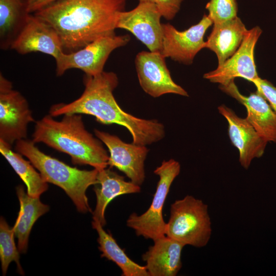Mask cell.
<instances>
[{
  "label": "cell",
  "instance_id": "6da1fadb",
  "mask_svg": "<svg viewBox=\"0 0 276 276\" xmlns=\"http://www.w3.org/2000/svg\"><path fill=\"white\" fill-rule=\"evenodd\" d=\"M127 0H58L34 14L57 32L64 53L77 51L95 40L115 34Z\"/></svg>",
  "mask_w": 276,
  "mask_h": 276
},
{
  "label": "cell",
  "instance_id": "7a4b0ae2",
  "mask_svg": "<svg viewBox=\"0 0 276 276\" xmlns=\"http://www.w3.org/2000/svg\"><path fill=\"white\" fill-rule=\"evenodd\" d=\"M83 83L85 88L79 98L68 104L52 106L49 114L53 117L74 113L93 116L100 123L124 126L131 134L132 143L137 145H150L164 137L162 123L137 118L120 107L113 94L119 84L116 73L103 71L95 76L85 75Z\"/></svg>",
  "mask_w": 276,
  "mask_h": 276
},
{
  "label": "cell",
  "instance_id": "3957f363",
  "mask_svg": "<svg viewBox=\"0 0 276 276\" xmlns=\"http://www.w3.org/2000/svg\"><path fill=\"white\" fill-rule=\"evenodd\" d=\"M33 141L65 153L74 165H90L98 171L108 166L102 141L85 128L80 114H65L57 121L50 114L36 122Z\"/></svg>",
  "mask_w": 276,
  "mask_h": 276
},
{
  "label": "cell",
  "instance_id": "277c9868",
  "mask_svg": "<svg viewBox=\"0 0 276 276\" xmlns=\"http://www.w3.org/2000/svg\"><path fill=\"white\" fill-rule=\"evenodd\" d=\"M33 140L16 142L15 151L26 157L39 171L43 179L63 189L79 212H91L86 195L87 188L98 183V170H80L41 151Z\"/></svg>",
  "mask_w": 276,
  "mask_h": 276
},
{
  "label": "cell",
  "instance_id": "5b68a950",
  "mask_svg": "<svg viewBox=\"0 0 276 276\" xmlns=\"http://www.w3.org/2000/svg\"><path fill=\"white\" fill-rule=\"evenodd\" d=\"M208 206L201 200L187 195L170 206L165 235L186 245L203 247L211 236Z\"/></svg>",
  "mask_w": 276,
  "mask_h": 276
},
{
  "label": "cell",
  "instance_id": "8992f818",
  "mask_svg": "<svg viewBox=\"0 0 276 276\" xmlns=\"http://www.w3.org/2000/svg\"><path fill=\"white\" fill-rule=\"evenodd\" d=\"M180 171L179 163L173 159L164 160L154 170L159 180L149 208L140 215L132 213L126 221L127 226L133 229L137 236L154 241L166 236V222L163 210L171 186Z\"/></svg>",
  "mask_w": 276,
  "mask_h": 276
},
{
  "label": "cell",
  "instance_id": "52a82bcc",
  "mask_svg": "<svg viewBox=\"0 0 276 276\" xmlns=\"http://www.w3.org/2000/svg\"><path fill=\"white\" fill-rule=\"evenodd\" d=\"M130 40L128 34H116L100 37L84 48L70 53H62L55 59L57 76L72 68L81 70L86 75L95 76L102 72L110 53L126 45Z\"/></svg>",
  "mask_w": 276,
  "mask_h": 276
},
{
  "label": "cell",
  "instance_id": "ba28073f",
  "mask_svg": "<svg viewBox=\"0 0 276 276\" xmlns=\"http://www.w3.org/2000/svg\"><path fill=\"white\" fill-rule=\"evenodd\" d=\"M34 119L26 98L12 88L11 82L0 75V140L12 147L26 139L28 126Z\"/></svg>",
  "mask_w": 276,
  "mask_h": 276
},
{
  "label": "cell",
  "instance_id": "9c48e42d",
  "mask_svg": "<svg viewBox=\"0 0 276 276\" xmlns=\"http://www.w3.org/2000/svg\"><path fill=\"white\" fill-rule=\"evenodd\" d=\"M213 24L212 19L205 14L197 24L184 31H179L169 23L162 24L160 53L165 58L185 64H192L197 54L204 48V36Z\"/></svg>",
  "mask_w": 276,
  "mask_h": 276
},
{
  "label": "cell",
  "instance_id": "30bf717a",
  "mask_svg": "<svg viewBox=\"0 0 276 276\" xmlns=\"http://www.w3.org/2000/svg\"><path fill=\"white\" fill-rule=\"evenodd\" d=\"M262 31L259 26L248 30L237 50L226 60L203 78L219 85H225L236 78L249 82L259 77L255 61V49Z\"/></svg>",
  "mask_w": 276,
  "mask_h": 276
},
{
  "label": "cell",
  "instance_id": "8fae6325",
  "mask_svg": "<svg viewBox=\"0 0 276 276\" xmlns=\"http://www.w3.org/2000/svg\"><path fill=\"white\" fill-rule=\"evenodd\" d=\"M162 17L154 4L139 2L132 10L119 14L116 28L131 32L150 51L160 53L163 40Z\"/></svg>",
  "mask_w": 276,
  "mask_h": 276
},
{
  "label": "cell",
  "instance_id": "7c38bea8",
  "mask_svg": "<svg viewBox=\"0 0 276 276\" xmlns=\"http://www.w3.org/2000/svg\"><path fill=\"white\" fill-rule=\"evenodd\" d=\"M164 57L160 53L142 51L135 64L140 86L153 98L167 94L188 97L187 91L173 80Z\"/></svg>",
  "mask_w": 276,
  "mask_h": 276
},
{
  "label": "cell",
  "instance_id": "4fadbf2b",
  "mask_svg": "<svg viewBox=\"0 0 276 276\" xmlns=\"http://www.w3.org/2000/svg\"><path fill=\"white\" fill-rule=\"evenodd\" d=\"M94 132L108 149V166L124 173L134 183L142 185L145 178L144 163L149 152L146 146L125 143L116 135L98 129Z\"/></svg>",
  "mask_w": 276,
  "mask_h": 276
},
{
  "label": "cell",
  "instance_id": "5bb4252c",
  "mask_svg": "<svg viewBox=\"0 0 276 276\" xmlns=\"http://www.w3.org/2000/svg\"><path fill=\"white\" fill-rule=\"evenodd\" d=\"M218 110L227 122L228 136L232 144L238 150L240 165L248 169L254 158L263 156L268 142L258 134L246 118L239 117L224 104L219 106Z\"/></svg>",
  "mask_w": 276,
  "mask_h": 276
},
{
  "label": "cell",
  "instance_id": "9a60e30c",
  "mask_svg": "<svg viewBox=\"0 0 276 276\" xmlns=\"http://www.w3.org/2000/svg\"><path fill=\"white\" fill-rule=\"evenodd\" d=\"M10 49L20 54L41 52L55 59L63 52L60 37L54 28L31 14Z\"/></svg>",
  "mask_w": 276,
  "mask_h": 276
},
{
  "label": "cell",
  "instance_id": "2e32d148",
  "mask_svg": "<svg viewBox=\"0 0 276 276\" xmlns=\"http://www.w3.org/2000/svg\"><path fill=\"white\" fill-rule=\"evenodd\" d=\"M219 88L245 106L246 118L263 139L276 143V114L259 91L244 96L240 93L234 80L225 85H219Z\"/></svg>",
  "mask_w": 276,
  "mask_h": 276
},
{
  "label": "cell",
  "instance_id": "e0dca14e",
  "mask_svg": "<svg viewBox=\"0 0 276 276\" xmlns=\"http://www.w3.org/2000/svg\"><path fill=\"white\" fill-rule=\"evenodd\" d=\"M142 255L149 276H175L182 267L185 245L166 236L158 238Z\"/></svg>",
  "mask_w": 276,
  "mask_h": 276
},
{
  "label": "cell",
  "instance_id": "ac0fdd59",
  "mask_svg": "<svg viewBox=\"0 0 276 276\" xmlns=\"http://www.w3.org/2000/svg\"><path fill=\"white\" fill-rule=\"evenodd\" d=\"M97 180L99 186L94 188L96 205L92 213L93 220L104 226L106 223L105 210L109 202L119 196L140 192L141 187L126 181L124 176L107 168L98 171Z\"/></svg>",
  "mask_w": 276,
  "mask_h": 276
},
{
  "label": "cell",
  "instance_id": "d6986e66",
  "mask_svg": "<svg viewBox=\"0 0 276 276\" xmlns=\"http://www.w3.org/2000/svg\"><path fill=\"white\" fill-rule=\"evenodd\" d=\"M247 30L238 16L223 22L213 24L212 30L205 41L204 48L215 53L218 65H220L237 50Z\"/></svg>",
  "mask_w": 276,
  "mask_h": 276
},
{
  "label": "cell",
  "instance_id": "ffe728a7",
  "mask_svg": "<svg viewBox=\"0 0 276 276\" xmlns=\"http://www.w3.org/2000/svg\"><path fill=\"white\" fill-rule=\"evenodd\" d=\"M16 193L20 203V211L13 228L18 241V250L20 254H25L33 225L41 216L49 211V206L42 203L39 197L29 196L21 185L16 188Z\"/></svg>",
  "mask_w": 276,
  "mask_h": 276
},
{
  "label": "cell",
  "instance_id": "44dd1931",
  "mask_svg": "<svg viewBox=\"0 0 276 276\" xmlns=\"http://www.w3.org/2000/svg\"><path fill=\"white\" fill-rule=\"evenodd\" d=\"M26 0H0V47L10 49L29 15Z\"/></svg>",
  "mask_w": 276,
  "mask_h": 276
},
{
  "label": "cell",
  "instance_id": "7402d4cb",
  "mask_svg": "<svg viewBox=\"0 0 276 276\" xmlns=\"http://www.w3.org/2000/svg\"><path fill=\"white\" fill-rule=\"evenodd\" d=\"M92 227L98 234L97 239L101 257L111 261L122 270V276H149L145 266L132 261L118 245L110 233L106 232L99 222L93 220Z\"/></svg>",
  "mask_w": 276,
  "mask_h": 276
},
{
  "label": "cell",
  "instance_id": "603a6c76",
  "mask_svg": "<svg viewBox=\"0 0 276 276\" xmlns=\"http://www.w3.org/2000/svg\"><path fill=\"white\" fill-rule=\"evenodd\" d=\"M12 147L0 140V152L16 173L24 182L27 193L33 197H39L48 189V182L37 172L29 160H25L19 153L14 152Z\"/></svg>",
  "mask_w": 276,
  "mask_h": 276
},
{
  "label": "cell",
  "instance_id": "cb8c5ba5",
  "mask_svg": "<svg viewBox=\"0 0 276 276\" xmlns=\"http://www.w3.org/2000/svg\"><path fill=\"white\" fill-rule=\"evenodd\" d=\"M14 229L10 227L5 219H0V259L3 275L7 273L8 266L11 262H16L19 274H24L23 269L19 262V251L14 241Z\"/></svg>",
  "mask_w": 276,
  "mask_h": 276
},
{
  "label": "cell",
  "instance_id": "d4e9b609",
  "mask_svg": "<svg viewBox=\"0 0 276 276\" xmlns=\"http://www.w3.org/2000/svg\"><path fill=\"white\" fill-rule=\"evenodd\" d=\"M205 8L213 24L223 22L237 16L236 0H210Z\"/></svg>",
  "mask_w": 276,
  "mask_h": 276
},
{
  "label": "cell",
  "instance_id": "484cf974",
  "mask_svg": "<svg viewBox=\"0 0 276 276\" xmlns=\"http://www.w3.org/2000/svg\"><path fill=\"white\" fill-rule=\"evenodd\" d=\"M139 2L154 4L167 20L173 19L179 11L183 0H138Z\"/></svg>",
  "mask_w": 276,
  "mask_h": 276
},
{
  "label": "cell",
  "instance_id": "4316f807",
  "mask_svg": "<svg viewBox=\"0 0 276 276\" xmlns=\"http://www.w3.org/2000/svg\"><path fill=\"white\" fill-rule=\"evenodd\" d=\"M259 91L267 101L276 114V86L266 79L260 77L250 81Z\"/></svg>",
  "mask_w": 276,
  "mask_h": 276
},
{
  "label": "cell",
  "instance_id": "83f0119b",
  "mask_svg": "<svg viewBox=\"0 0 276 276\" xmlns=\"http://www.w3.org/2000/svg\"><path fill=\"white\" fill-rule=\"evenodd\" d=\"M58 0H26L27 10L29 13H36Z\"/></svg>",
  "mask_w": 276,
  "mask_h": 276
}]
</instances>
